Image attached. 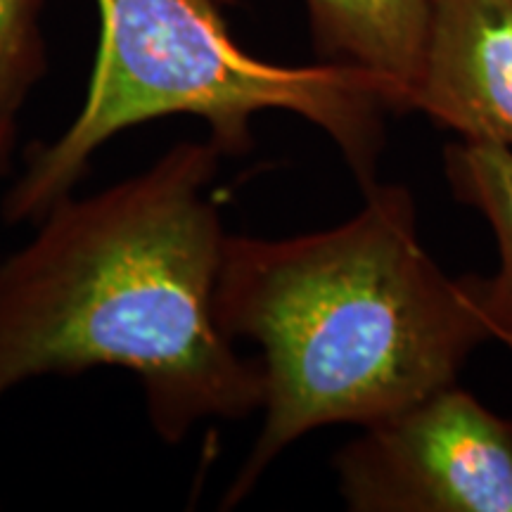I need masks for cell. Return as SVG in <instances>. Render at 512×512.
I'll return each instance as SVG.
<instances>
[{"label":"cell","instance_id":"cell-2","mask_svg":"<svg viewBox=\"0 0 512 512\" xmlns=\"http://www.w3.org/2000/svg\"><path fill=\"white\" fill-rule=\"evenodd\" d=\"M214 316L261 349L264 368V422L223 508L309 432L368 427L456 384L491 339L470 275L451 278L422 245L411 190L380 181L332 228L226 235Z\"/></svg>","mask_w":512,"mask_h":512},{"label":"cell","instance_id":"cell-9","mask_svg":"<svg viewBox=\"0 0 512 512\" xmlns=\"http://www.w3.org/2000/svg\"><path fill=\"white\" fill-rule=\"evenodd\" d=\"M17 140V121H10V124H0V174L8 169L12 147H15Z\"/></svg>","mask_w":512,"mask_h":512},{"label":"cell","instance_id":"cell-8","mask_svg":"<svg viewBox=\"0 0 512 512\" xmlns=\"http://www.w3.org/2000/svg\"><path fill=\"white\" fill-rule=\"evenodd\" d=\"M43 8L46 0H0V124L17 121L29 93L48 72Z\"/></svg>","mask_w":512,"mask_h":512},{"label":"cell","instance_id":"cell-6","mask_svg":"<svg viewBox=\"0 0 512 512\" xmlns=\"http://www.w3.org/2000/svg\"><path fill=\"white\" fill-rule=\"evenodd\" d=\"M323 62L361 69L389 110L413 112L430 38L432 0H304Z\"/></svg>","mask_w":512,"mask_h":512},{"label":"cell","instance_id":"cell-4","mask_svg":"<svg viewBox=\"0 0 512 512\" xmlns=\"http://www.w3.org/2000/svg\"><path fill=\"white\" fill-rule=\"evenodd\" d=\"M332 470L354 512H512V420L448 384L361 427Z\"/></svg>","mask_w":512,"mask_h":512},{"label":"cell","instance_id":"cell-5","mask_svg":"<svg viewBox=\"0 0 512 512\" xmlns=\"http://www.w3.org/2000/svg\"><path fill=\"white\" fill-rule=\"evenodd\" d=\"M413 112L512 150V0H432Z\"/></svg>","mask_w":512,"mask_h":512},{"label":"cell","instance_id":"cell-7","mask_svg":"<svg viewBox=\"0 0 512 512\" xmlns=\"http://www.w3.org/2000/svg\"><path fill=\"white\" fill-rule=\"evenodd\" d=\"M444 171L456 200L477 209L496 235L498 271L470 280L491 339L512 349V150L458 140L444 150Z\"/></svg>","mask_w":512,"mask_h":512},{"label":"cell","instance_id":"cell-3","mask_svg":"<svg viewBox=\"0 0 512 512\" xmlns=\"http://www.w3.org/2000/svg\"><path fill=\"white\" fill-rule=\"evenodd\" d=\"M95 3L100 43L86 100L60 136L27 150L0 204L8 226L38 223L72 195L114 136L174 114L202 119L223 155L252 150L256 114H297L335 143L361 190L380 181L392 110L373 76L337 62L261 60L230 36L216 0Z\"/></svg>","mask_w":512,"mask_h":512},{"label":"cell","instance_id":"cell-1","mask_svg":"<svg viewBox=\"0 0 512 512\" xmlns=\"http://www.w3.org/2000/svg\"><path fill=\"white\" fill-rule=\"evenodd\" d=\"M214 140H181L140 174L64 197L0 264V401L43 375L140 380L166 444L264 403V368L214 316L226 230Z\"/></svg>","mask_w":512,"mask_h":512},{"label":"cell","instance_id":"cell-10","mask_svg":"<svg viewBox=\"0 0 512 512\" xmlns=\"http://www.w3.org/2000/svg\"><path fill=\"white\" fill-rule=\"evenodd\" d=\"M216 3H219L221 8H223V5H235V3H238V0H216Z\"/></svg>","mask_w":512,"mask_h":512}]
</instances>
